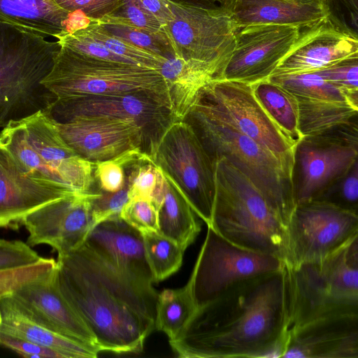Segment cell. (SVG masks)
Listing matches in <instances>:
<instances>
[{
	"mask_svg": "<svg viewBox=\"0 0 358 358\" xmlns=\"http://www.w3.org/2000/svg\"><path fill=\"white\" fill-rule=\"evenodd\" d=\"M287 331L283 268L241 281L197 307L169 343L182 358L281 357Z\"/></svg>",
	"mask_w": 358,
	"mask_h": 358,
	"instance_id": "1",
	"label": "cell"
},
{
	"mask_svg": "<svg viewBox=\"0 0 358 358\" xmlns=\"http://www.w3.org/2000/svg\"><path fill=\"white\" fill-rule=\"evenodd\" d=\"M60 292L95 338L99 351L138 352L155 328L158 294L136 286L83 244L57 256Z\"/></svg>",
	"mask_w": 358,
	"mask_h": 358,
	"instance_id": "2",
	"label": "cell"
},
{
	"mask_svg": "<svg viewBox=\"0 0 358 358\" xmlns=\"http://www.w3.org/2000/svg\"><path fill=\"white\" fill-rule=\"evenodd\" d=\"M215 194L210 227L251 251L287 257V227L253 183L223 157L213 160Z\"/></svg>",
	"mask_w": 358,
	"mask_h": 358,
	"instance_id": "3",
	"label": "cell"
},
{
	"mask_svg": "<svg viewBox=\"0 0 358 358\" xmlns=\"http://www.w3.org/2000/svg\"><path fill=\"white\" fill-rule=\"evenodd\" d=\"M284 271L288 331L319 320L358 315V236L324 259L285 264Z\"/></svg>",
	"mask_w": 358,
	"mask_h": 358,
	"instance_id": "4",
	"label": "cell"
},
{
	"mask_svg": "<svg viewBox=\"0 0 358 358\" xmlns=\"http://www.w3.org/2000/svg\"><path fill=\"white\" fill-rule=\"evenodd\" d=\"M61 46L50 38L0 23V128L56 101L42 83Z\"/></svg>",
	"mask_w": 358,
	"mask_h": 358,
	"instance_id": "5",
	"label": "cell"
},
{
	"mask_svg": "<svg viewBox=\"0 0 358 358\" xmlns=\"http://www.w3.org/2000/svg\"><path fill=\"white\" fill-rule=\"evenodd\" d=\"M0 147L29 178L76 192L92 191L94 163L66 144L45 112L8 122L0 132Z\"/></svg>",
	"mask_w": 358,
	"mask_h": 358,
	"instance_id": "6",
	"label": "cell"
},
{
	"mask_svg": "<svg viewBox=\"0 0 358 358\" xmlns=\"http://www.w3.org/2000/svg\"><path fill=\"white\" fill-rule=\"evenodd\" d=\"M42 83L59 101L143 92L171 111L168 88L159 70L96 59L63 46Z\"/></svg>",
	"mask_w": 358,
	"mask_h": 358,
	"instance_id": "7",
	"label": "cell"
},
{
	"mask_svg": "<svg viewBox=\"0 0 358 358\" xmlns=\"http://www.w3.org/2000/svg\"><path fill=\"white\" fill-rule=\"evenodd\" d=\"M211 158L223 157L262 193L286 225L295 207L292 178L268 150L194 105L185 118Z\"/></svg>",
	"mask_w": 358,
	"mask_h": 358,
	"instance_id": "8",
	"label": "cell"
},
{
	"mask_svg": "<svg viewBox=\"0 0 358 358\" xmlns=\"http://www.w3.org/2000/svg\"><path fill=\"white\" fill-rule=\"evenodd\" d=\"M147 154L209 226L215 194L214 165L192 127L185 120L173 121Z\"/></svg>",
	"mask_w": 358,
	"mask_h": 358,
	"instance_id": "9",
	"label": "cell"
},
{
	"mask_svg": "<svg viewBox=\"0 0 358 358\" xmlns=\"http://www.w3.org/2000/svg\"><path fill=\"white\" fill-rule=\"evenodd\" d=\"M194 105L257 142L292 178L294 146L259 103L252 85L214 80L201 90Z\"/></svg>",
	"mask_w": 358,
	"mask_h": 358,
	"instance_id": "10",
	"label": "cell"
},
{
	"mask_svg": "<svg viewBox=\"0 0 358 358\" xmlns=\"http://www.w3.org/2000/svg\"><path fill=\"white\" fill-rule=\"evenodd\" d=\"M357 162V119L302 137L294 147L292 171L295 206L318 199Z\"/></svg>",
	"mask_w": 358,
	"mask_h": 358,
	"instance_id": "11",
	"label": "cell"
},
{
	"mask_svg": "<svg viewBox=\"0 0 358 358\" xmlns=\"http://www.w3.org/2000/svg\"><path fill=\"white\" fill-rule=\"evenodd\" d=\"M172 19L163 32L173 56L199 64L221 79L232 54L236 27L230 16L169 0Z\"/></svg>",
	"mask_w": 358,
	"mask_h": 358,
	"instance_id": "12",
	"label": "cell"
},
{
	"mask_svg": "<svg viewBox=\"0 0 358 358\" xmlns=\"http://www.w3.org/2000/svg\"><path fill=\"white\" fill-rule=\"evenodd\" d=\"M284 266L280 259L238 247L208 227L187 283L197 308L241 281Z\"/></svg>",
	"mask_w": 358,
	"mask_h": 358,
	"instance_id": "13",
	"label": "cell"
},
{
	"mask_svg": "<svg viewBox=\"0 0 358 358\" xmlns=\"http://www.w3.org/2000/svg\"><path fill=\"white\" fill-rule=\"evenodd\" d=\"M287 235L286 265L320 260L358 236V213L322 200L302 202L292 212Z\"/></svg>",
	"mask_w": 358,
	"mask_h": 358,
	"instance_id": "14",
	"label": "cell"
},
{
	"mask_svg": "<svg viewBox=\"0 0 358 358\" xmlns=\"http://www.w3.org/2000/svg\"><path fill=\"white\" fill-rule=\"evenodd\" d=\"M301 30V27L285 24L238 28L234 49L221 79L250 85L268 79L294 45Z\"/></svg>",
	"mask_w": 358,
	"mask_h": 358,
	"instance_id": "15",
	"label": "cell"
},
{
	"mask_svg": "<svg viewBox=\"0 0 358 358\" xmlns=\"http://www.w3.org/2000/svg\"><path fill=\"white\" fill-rule=\"evenodd\" d=\"M45 113L57 122L77 116H99L134 123L145 131L148 150L176 120L170 109L143 92L55 101Z\"/></svg>",
	"mask_w": 358,
	"mask_h": 358,
	"instance_id": "16",
	"label": "cell"
},
{
	"mask_svg": "<svg viewBox=\"0 0 358 358\" xmlns=\"http://www.w3.org/2000/svg\"><path fill=\"white\" fill-rule=\"evenodd\" d=\"M268 79L295 97L302 137L319 134L357 119L358 104L316 72L271 76Z\"/></svg>",
	"mask_w": 358,
	"mask_h": 358,
	"instance_id": "17",
	"label": "cell"
},
{
	"mask_svg": "<svg viewBox=\"0 0 358 358\" xmlns=\"http://www.w3.org/2000/svg\"><path fill=\"white\" fill-rule=\"evenodd\" d=\"M96 195L92 191L74 193L29 214L22 222L27 244L49 245L58 255L79 248L94 227L92 201Z\"/></svg>",
	"mask_w": 358,
	"mask_h": 358,
	"instance_id": "18",
	"label": "cell"
},
{
	"mask_svg": "<svg viewBox=\"0 0 358 358\" xmlns=\"http://www.w3.org/2000/svg\"><path fill=\"white\" fill-rule=\"evenodd\" d=\"M55 124L66 144L94 163L112 159L130 150L141 149L146 154L148 150L149 142L143 129L129 122L77 116Z\"/></svg>",
	"mask_w": 358,
	"mask_h": 358,
	"instance_id": "19",
	"label": "cell"
},
{
	"mask_svg": "<svg viewBox=\"0 0 358 358\" xmlns=\"http://www.w3.org/2000/svg\"><path fill=\"white\" fill-rule=\"evenodd\" d=\"M358 56L357 35L328 17L303 29L271 76L315 72Z\"/></svg>",
	"mask_w": 358,
	"mask_h": 358,
	"instance_id": "20",
	"label": "cell"
},
{
	"mask_svg": "<svg viewBox=\"0 0 358 358\" xmlns=\"http://www.w3.org/2000/svg\"><path fill=\"white\" fill-rule=\"evenodd\" d=\"M83 245L127 281L142 288H153L142 234L120 217L94 226Z\"/></svg>",
	"mask_w": 358,
	"mask_h": 358,
	"instance_id": "21",
	"label": "cell"
},
{
	"mask_svg": "<svg viewBox=\"0 0 358 358\" xmlns=\"http://www.w3.org/2000/svg\"><path fill=\"white\" fill-rule=\"evenodd\" d=\"M281 357L358 358V315L319 320L289 330Z\"/></svg>",
	"mask_w": 358,
	"mask_h": 358,
	"instance_id": "22",
	"label": "cell"
},
{
	"mask_svg": "<svg viewBox=\"0 0 358 358\" xmlns=\"http://www.w3.org/2000/svg\"><path fill=\"white\" fill-rule=\"evenodd\" d=\"M11 295L27 311L52 330L99 351L94 336L60 292L57 266Z\"/></svg>",
	"mask_w": 358,
	"mask_h": 358,
	"instance_id": "23",
	"label": "cell"
},
{
	"mask_svg": "<svg viewBox=\"0 0 358 358\" xmlns=\"http://www.w3.org/2000/svg\"><path fill=\"white\" fill-rule=\"evenodd\" d=\"M74 193L28 177L0 147V228L17 229L31 213Z\"/></svg>",
	"mask_w": 358,
	"mask_h": 358,
	"instance_id": "24",
	"label": "cell"
},
{
	"mask_svg": "<svg viewBox=\"0 0 358 358\" xmlns=\"http://www.w3.org/2000/svg\"><path fill=\"white\" fill-rule=\"evenodd\" d=\"M0 333L51 348L65 358H95L99 351L49 328L21 306L11 294L0 297Z\"/></svg>",
	"mask_w": 358,
	"mask_h": 358,
	"instance_id": "25",
	"label": "cell"
},
{
	"mask_svg": "<svg viewBox=\"0 0 358 358\" xmlns=\"http://www.w3.org/2000/svg\"><path fill=\"white\" fill-rule=\"evenodd\" d=\"M329 16L327 5L301 4L287 0H236L231 18L238 28L257 24L312 27Z\"/></svg>",
	"mask_w": 358,
	"mask_h": 358,
	"instance_id": "26",
	"label": "cell"
},
{
	"mask_svg": "<svg viewBox=\"0 0 358 358\" xmlns=\"http://www.w3.org/2000/svg\"><path fill=\"white\" fill-rule=\"evenodd\" d=\"M159 71L168 88L176 120H185L201 90L215 80L203 66L175 56L167 57Z\"/></svg>",
	"mask_w": 358,
	"mask_h": 358,
	"instance_id": "27",
	"label": "cell"
},
{
	"mask_svg": "<svg viewBox=\"0 0 358 358\" xmlns=\"http://www.w3.org/2000/svg\"><path fill=\"white\" fill-rule=\"evenodd\" d=\"M69 13L54 0H0V23L48 38L64 30Z\"/></svg>",
	"mask_w": 358,
	"mask_h": 358,
	"instance_id": "28",
	"label": "cell"
},
{
	"mask_svg": "<svg viewBox=\"0 0 358 358\" xmlns=\"http://www.w3.org/2000/svg\"><path fill=\"white\" fill-rule=\"evenodd\" d=\"M166 179L164 195L157 207V232L185 250L199 234L201 224L183 195Z\"/></svg>",
	"mask_w": 358,
	"mask_h": 358,
	"instance_id": "29",
	"label": "cell"
},
{
	"mask_svg": "<svg viewBox=\"0 0 358 358\" xmlns=\"http://www.w3.org/2000/svg\"><path fill=\"white\" fill-rule=\"evenodd\" d=\"M252 86L259 103L295 147L302 138L299 129V107L295 97L269 79Z\"/></svg>",
	"mask_w": 358,
	"mask_h": 358,
	"instance_id": "30",
	"label": "cell"
},
{
	"mask_svg": "<svg viewBox=\"0 0 358 358\" xmlns=\"http://www.w3.org/2000/svg\"><path fill=\"white\" fill-rule=\"evenodd\" d=\"M196 308L188 283L181 288L164 289L157 296L155 327L169 341H173L182 333Z\"/></svg>",
	"mask_w": 358,
	"mask_h": 358,
	"instance_id": "31",
	"label": "cell"
},
{
	"mask_svg": "<svg viewBox=\"0 0 358 358\" xmlns=\"http://www.w3.org/2000/svg\"><path fill=\"white\" fill-rule=\"evenodd\" d=\"M142 236L146 259L155 282L164 280L179 270L184 250L157 231L143 233Z\"/></svg>",
	"mask_w": 358,
	"mask_h": 358,
	"instance_id": "32",
	"label": "cell"
},
{
	"mask_svg": "<svg viewBox=\"0 0 358 358\" xmlns=\"http://www.w3.org/2000/svg\"><path fill=\"white\" fill-rule=\"evenodd\" d=\"M112 34L162 56H173L164 34H152L139 29L125 17L116 13L106 15L96 21Z\"/></svg>",
	"mask_w": 358,
	"mask_h": 358,
	"instance_id": "33",
	"label": "cell"
},
{
	"mask_svg": "<svg viewBox=\"0 0 358 358\" xmlns=\"http://www.w3.org/2000/svg\"><path fill=\"white\" fill-rule=\"evenodd\" d=\"M82 31L112 52L134 65L159 70L163 62L167 59L112 34L96 21L92 22L88 27Z\"/></svg>",
	"mask_w": 358,
	"mask_h": 358,
	"instance_id": "34",
	"label": "cell"
},
{
	"mask_svg": "<svg viewBox=\"0 0 358 358\" xmlns=\"http://www.w3.org/2000/svg\"><path fill=\"white\" fill-rule=\"evenodd\" d=\"M129 171L127 176L129 198H141L152 201L154 195L165 184V176L146 154L142 159L124 167Z\"/></svg>",
	"mask_w": 358,
	"mask_h": 358,
	"instance_id": "35",
	"label": "cell"
},
{
	"mask_svg": "<svg viewBox=\"0 0 358 358\" xmlns=\"http://www.w3.org/2000/svg\"><path fill=\"white\" fill-rule=\"evenodd\" d=\"M57 261L41 257L35 262L9 268H0V297L13 293L25 284L52 271Z\"/></svg>",
	"mask_w": 358,
	"mask_h": 358,
	"instance_id": "36",
	"label": "cell"
},
{
	"mask_svg": "<svg viewBox=\"0 0 358 358\" xmlns=\"http://www.w3.org/2000/svg\"><path fill=\"white\" fill-rule=\"evenodd\" d=\"M315 72L339 88L353 103L358 104V56L345 59Z\"/></svg>",
	"mask_w": 358,
	"mask_h": 358,
	"instance_id": "37",
	"label": "cell"
},
{
	"mask_svg": "<svg viewBox=\"0 0 358 358\" xmlns=\"http://www.w3.org/2000/svg\"><path fill=\"white\" fill-rule=\"evenodd\" d=\"M317 199L358 213V162Z\"/></svg>",
	"mask_w": 358,
	"mask_h": 358,
	"instance_id": "38",
	"label": "cell"
},
{
	"mask_svg": "<svg viewBox=\"0 0 358 358\" xmlns=\"http://www.w3.org/2000/svg\"><path fill=\"white\" fill-rule=\"evenodd\" d=\"M60 46L93 58L132 64L126 59L115 55L82 30L72 33L61 32L55 37Z\"/></svg>",
	"mask_w": 358,
	"mask_h": 358,
	"instance_id": "39",
	"label": "cell"
},
{
	"mask_svg": "<svg viewBox=\"0 0 358 358\" xmlns=\"http://www.w3.org/2000/svg\"><path fill=\"white\" fill-rule=\"evenodd\" d=\"M120 217L141 234L157 231V211L150 200L130 199L122 208Z\"/></svg>",
	"mask_w": 358,
	"mask_h": 358,
	"instance_id": "40",
	"label": "cell"
},
{
	"mask_svg": "<svg viewBox=\"0 0 358 358\" xmlns=\"http://www.w3.org/2000/svg\"><path fill=\"white\" fill-rule=\"evenodd\" d=\"M128 190L127 178L124 187L116 192H96L92 201V215L94 226L104 220L120 217L122 208L129 200Z\"/></svg>",
	"mask_w": 358,
	"mask_h": 358,
	"instance_id": "41",
	"label": "cell"
},
{
	"mask_svg": "<svg viewBox=\"0 0 358 358\" xmlns=\"http://www.w3.org/2000/svg\"><path fill=\"white\" fill-rule=\"evenodd\" d=\"M94 176L99 190L109 193L120 190L127 182L125 168L115 159L94 162Z\"/></svg>",
	"mask_w": 358,
	"mask_h": 358,
	"instance_id": "42",
	"label": "cell"
},
{
	"mask_svg": "<svg viewBox=\"0 0 358 358\" xmlns=\"http://www.w3.org/2000/svg\"><path fill=\"white\" fill-rule=\"evenodd\" d=\"M40 258L26 243L0 238V268L31 264Z\"/></svg>",
	"mask_w": 358,
	"mask_h": 358,
	"instance_id": "43",
	"label": "cell"
},
{
	"mask_svg": "<svg viewBox=\"0 0 358 358\" xmlns=\"http://www.w3.org/2000/svg\"><path fill=\"white\" fill-rule=\"evenodd\" d=\"M54 1L69 12L80 10L94 21L115 13L122 5V0H54Z\"/></svg>",
	"mask_w": 358,
	"mask_h": 358,
	"instance_id": "44",
	"label": "cell"
},
{
	"mask_svg": "<svg viewBox=\"0 0 358 358\" xmlns=\"http://www.w3.org/2000/svg\"><path fill=\"white\" fill-rule=\"evenodd\" d=\"M120 9L122 12L115 13L125 17L136 27L152 34H164V24L137 0H122Z\"/></svg>",
	"mask_w": 358,
	"mask_h": 358,
	"instance_id": "45",
	"label": "cell"
},
{
	"mask_svg": "<svg viewBox=\"0 0 358 358\" xmlns=\"http://www.w3.org/2000/svg\"><path fill=\"white\" fill-rule=\"evenodd\" d=\"M0 345L25 357L65 358L63 355L51 348L1 333Z\"/></svg>",
	"mask_w": 358,
	"mask_h": 358,
	"instance_id": "46",
	"label": "cell"
},
{
	"mask_svg": "<svg viewBox=\"0 0 358 358\" xmlns=\"http://www.w3.org/2000/svg\"><path fill=\"white\" fill-rule=\"evenodd\" d=\"M141 5L150 11L164 24L172 19L169 0H137Z\"/></svg>",
	"mask_w": 358,
	"mask_h": 358,
	"instance_id": "47",
	"label": "cell"
},
{
	"mask_svg": "<svg viewBox=\"0 0 358 358\" xmlns=\"http://www.w3.org/2000/svg\"><path fill=\"white\" fill-rule=\"evenodd\" d=\"M336 4L339 10L345 12L344 22L345 16L347 15L348 29L357 35L358 0H338Z\"/></svg>",
	"mask_w": 358,
	"mask_h": 358,
	"instance_id": "48",
	"label": "cell"
},
{
	"mask_svg": "<svg viewBox=\"0 0 358 358\" xmlns=\"http://www.w3.org/2000/svg\"><path fill=\"white\" fill-rule=\"evenodd\" d=\"M92 22H94V20L80 10L69 12L65 22V30L64 32L72 33L85 29L88 27Z\"/></svg>",
	"mask_w": 358,
	"mask_h": 358,
	"instance_id": "49",
	"label": "cell"
},
{
	"mask_svg": "<svg viewBox=\"0 0 358 358\" xmlns=\"http://www.w3.org/2000/svg\"><path fill=\"white\" fill-rule=\"evenodd\" d=\"M289 1L301 3V4H312V5H326L327 0H287Z\"/></svg>",
	"mask_w": 358,
	"mask_h": 358,
	"instance_id": "50",
	"label": "cell"
},
{
	"mask_svg": "<svg viewBox=\"0 0 358 358\" xmlns=\"http://www.w3.org/2000/svg\"><path fill=\"white\" fill-rule=\"evenodd\" d=\"M1 322V310H0V324Z\"/></svg>",
	"mask_w": 358,
	"mask_h": 358,
	"instance_id": "51",
	"label": "cell"
}]
</instances>
